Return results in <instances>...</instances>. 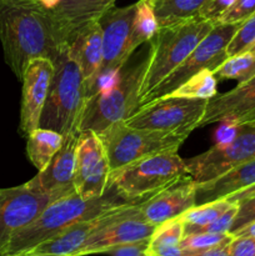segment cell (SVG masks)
<instances>
[{
    "label": "cell",
    "mask_w": 255,
    "mask_h": 256,
    "mask_svg": "<svg viewBox=\"0 0 255 256\" xmlns=\"http://www.w3.org/2000/svg\"><path fill=\"white\" fill-rule=\"evenodd\" d=\"M0 42L5 62L20 82L32 60L54 62L70 46L52 10L40 0H0Z\"/></svg>",
    "instance_id": "6da1fadb"
},
{
    "label": "cell",
    "mask_w": 255,
    "mask_h": 256,
    "mask_svg": "<svg viewBox=\"0 0 255 256\" xmlns=\"http://www.w3.org/2000/svg\"><path fill=\"white\" fill-rule=\"evenodd\" d=\"M126 204L135 202L125 200L112 186L108 188L104 195L92 199H82L76 192L60 198L48 205L29 225L15 232L2 248L0 255H15L30 252L36 245L55 236L75 222L92 219Z\"/></svg>",
    "instance_id": "7a4b0ae2"
},
{
    "label": "cell",
    "mask_w": 255,
    "mask_h": 256,
    "mask_svg": "<svg viewBox=\"0 0 255 256\" xmlns=\"http://www.w3.org/2000/svg\"><path fill=\"white\" fill-rule=\"evenodd\" d=\"M214 25L215 22L196 15L184 22L159 28L149 42V60L140 88V104L158 84L184 62Z\"/></svg>",
    "instance_id": "3957f363"
},
{
    "label": "cell",
    "mask_w": 255,
    "mask_h": 256,
    "mask_svg": "<svg viewBox=\"0 0 255 256\" xmlns=\"http://www.w3.org/2000/svg\"><path fill=\"white\" fill-rule=\"evenodd\" d=\"M85 102L82 72L68 48L54 62V74L39 128L54 130L62 136L80 132Z\"/></svg>",
    "instance_id": "277c9868"
},
{
    "label": "cell",
    "mask_w": 255,
    "mask_h": 256,
    "mask_svg": "<svg viewBox=\"0 0 255 256\" xmlns=\"http://www.w3.org/2000/svg\"><path fill=\"white\" fill-rule=\"evenodd\" d=\"M149 60V50L145 58L132 65H124L110 86L90 98L85 104L80 132L92 130L96 134L110 125L128 119L140 105V88Z\"/></svg>",
    "instance_id": "5b68a950"
},
{
    "label": "cell",
    "mask_w": 255,
    "mask_h": 256,
    "mask_svg": "<svg viewBox=\"0 0 255 256\" xmlns=\"http://www.w3.org/2000/svg\"><path fill=\"white\" fill-rule=\"evenodd\" d=\"M186 174L185 160L178 152H165L112 170L109 186L128 202H139Z\"/></svg>",
    "instance_id": "8992f818"
},
{
    "label": "cell",
    "mask_w": 255,
    "mask_h": 256,
    "mask_svg": "<svg viewBox=\"0 0 255 256\" xmlns=\"http://www.w3.org/2000/svg\"><path fill=\"white\" fill-rule=\"evenodd\" d=\"M192 132H160L129 126L118 122L98 134L109 159L110 172L149 155L178 152Z\"/></svg>",
    "instance_id": "52a82bcc"
},
{
    "label": "cell",
    "mask_w": 255,
    "mask_h": 256,
    "mask_svg": "<svg viewBox=\"0 0 255 256\" xmlns=\"http://www.w3.org/2000/svg\"><path fill=\"white\" fill-rule=\"evenodd\" d=\"M135 10L136 2L122 8L112 6L99 19L102 30V60L95 76L84 86L85 102L110 86L132 56L129 42Z\"/></svg>",
    "instance_id": "ba28073f"
},
{
    "label": "cell",
    "mask_w": 255,
    "mask_h": 256,
    "mask_svg": "<svg viewBox=\"0 0 255 256\" xmlns=\"http://www.w3.org/2000/svg\"><path fill=\"white\" fill-rule=\"evenodd\" d=\"M242 22H235V24L215 22L209 34L196 45V48L188 55V58H185L184 62L174 72H170L160 84H158L140 105L164 95L172 94L182 82L202 70L208 69L214 72L215 69H218L228 59L226 46Z\"/></svg>",
    "instance_id": "9c48e42d"
},
{
    "label": "cell",
    "mask_w": 255,
    "mask_h": 256,
    "mask_svg": "<svg viewBox=\"0 0 255 256\" xmlns=\"http://www.w3.org/2000/svg\"><path fill=\"white\" fill-rule=\"evenodd\" d=\"M209 100L188 99L172 94L140 105L134 114L124 122L129 126L139 129L160 130V132H192L199 128Z\"/></svg>",
    "instance_id": "30bf717a"
},
{
    "label": "cell",
    "mask_w": 255,
    "mask_h": 256,
    "mask_svg": "<svg viewBox=\"0 0 255 256\" xmlns=\"http://www.w3.org/2000/svg\"><path fill=\"white\" fill-rule=\"evenodd\" d=\"M254 158L255 125L239 124V130L232 139L216 142L206 152L185 160V165L195 182H204Z\"/></svg>",
    "instance_id": "8fae6325"
},
{
    "label": "cell",
    "mask_w": 255,
    "mask_h": 256,
    "mask_svg": "<svg viewBox=\"0 0 255 256\" xmlns=\"http://www.w3.org/2000/svg\"><path fill=\"white\" fill-rule=\"evenodd\" d=\"M66 195L70 194L38 192L25 184L0 189V252L15 232L36 219L48 205Z\"/></svg>",
    "instance_id": "7c38bea8"
},
{
    "label": "cell",
    "mask_w": 255,
    "mask_h": 256,
    "mask_svg": "<svg viewBox=\"0 0 255 256\" xmlns=\"http://www.w3.org/2000/svg\"><path fill=\"white\" fill-rule=\"evenodd\" d=\"M109 159L99 135L92 130L80 132L74 172L76 194L82 199L104 195L109 188Z\"/></svg>",
    "instance_id": "4fadbf2b"
},
{
    "label": "cell",
    "mask_w": 255,
    "mask_h": 256,
    "mask_svg": "<svg viewBox=\"0 0 255 256\" xmlns=\"http://www.w3.org/2000/svg\"><path fill=\"white\" fill-rule=\"evenodd\" d=\"M52 74L54 62L45 58L32 60L25 69L22 79V108L19 124V132L22 136L26 138L32 130L39 128Z\"/></svg>",
    "instance_id": "5bb4252c"
},
{
    "label": "cell",
    "mask_w": 255,
    "mask_h": 256,
    "mask_svg": "<svg viewBox=\"0 0 255 256\" xmlns=\"http://www.w3.org/2000/svg\"><path fill=\"white\" fill-rule=\"evenodd\" d=\"M138 205H139V202L122 205V206L110 210V212H104V214L92 218V219L75 222L55 236L36 245L34 249L30 250V252L56 256H76L78 252L82 249L84 242H86V239L92 232L106 226L110 222H115L120 218L132 214L136 209Z\"/></svg>",
    "instance_id": "9a60e30c"
},
{
    "label": "cell",
    "mask_w": 255,
    "mask_h": 256,
    "mask_svg": "<svg viewBox=\"0 0 255 256\" xmlns=\"http://www.w3.org/2000/svg\"><path fill=\"white\" fill-rule=\"evenodd\" d=\"M196 182L189 174L182 175L152 196L140 202V215L150 224L158 225L179 218L196 205Z\"/></svg>",
    "instance_id": "2e32d148"
},
{
    "label": "cell",
    "mask_w": 255,
    "mask_h": 256,
    "mask_svg": "<svg viewBox=\"0 0 255 256\" xmlns=\"http://www.w3.org/2000/svg\"><path fill=\"white\" fill-rule=\"evenodd\" d=\"M140 202L132 214L120 218L92 232L78 252L76 256L104 254L110 248L118 245L150 239L156 226L142 219L140 215Z\"/></svg>",
    "instance_id": "e0dca14e"
},
{
    "label": "cell",
    "mask_w": 255,
    "mask_h": 256,
    "mask_svg": "<svg viewBox=\"0 0 255 256\" xmlns=\"http://www.w3.org/2000/svg\"><path fill=\"white\" fill-rule=\"evenodd\" d=\"M79 134L80 132H70L64 136L62 148L52 156L46 168L38 172L25 185L42 192H76L74 188V172Z\"/></svg>",
    "instance_id": "ac0fdd59"
},
{
    "label": "cell",
    "mask_w": 255,
    "mask_h": 256,
    "mask_svg": "<svg viewBox=\"0 0 255 256\" xmlns=\"http://www.w3.org/2000/svg\"><path fill=\"white\" fill-rule=\"evenodd\" d=\"M255 108V76L238 82L234 89L209 99L199 128L212 122H232Z\"/></svg>",
    "instance_id": "d6986e66"
},
{
    "label": "cell",
    "mask_w": 255,
    "mask_h": 256,
    "mask_svg": "<svg viewBox=\"0 0 255 256\" xmlns=\"http://www.w3.org/2000/svg\"><path fill=\"white\" fill-rule=\"evenodd\" d=\"M116 0H62L52 12L68 42L72 44L82 30L99 22L102 15L115 6Z\"/></svg>",
    "instance_id": "ffe728a7"
},
{
    "label": "cell",
    "mask_w": 255,
    "mask_h": 256,
    "mask_svg": "<svg viewBox=\"0 0 255 256\" xmlns=\"http://www.w3.org/2000/svg\"><path fill=\"white\" fill-rule=\"evenodd\" d=\"M255 185V158L242 164L236 165L224 174L208 180L196 182V205L226 199L232 194Z\"/></svg>",
    "instance_id": "44dd1931"
},
{
    "label": "cell",
    "mask_w": 255,
    "mask_h": 256,
    "mask_svg": "<svg viewBox=\"0 0 255 256\" xmlns=\"http://www.w3.org/2000/svg\"><path fill=\"white\" fill-rule=\"evenodd\" d=\"M69 52L79 66L85 86L95 76L102 60V30L99 22L82 30L70 44Z\"/></svg>",
    "instance_id": "7402d4cb"
},
{
    "label": "cell",
    "mask_w": 255,
    "mask_h": 256,
    "mask_svg": "<svg viewBox=\"0 0 255 256\" xmlns=\"http://www.w3.org/2000/svg\"><path fill=\"white\" fill-rule=\"evenodd\" d=\"M62 142L64 136L60 132L36 128L26 136L28 159L36 168L38 172H42L62 148Z\"/></svg>",
    "instance_id": "603a6c76"
},
{
    "label": "cell",
    "mask_w": 255,
    "mask_h": 256,
    "mask_svg": "<svg viewBox=\"0 0 255 256\" xmlns=\"http://www.w3.org/2000/svg\"><path fill=\"white\" fill-rule=\"evenodd\" d=\"M152 5L159 28L194 18L206 0H146Z\"/></svg>",
    "instance_id": "cb8c5ba5"
},
{
    "label": "cell",
    "mask_w": 255,
    "mask_h": 256,
    "mask_svg": "<svg viewBox=\"0 0 255 256\" xmlns=\"http://www.w3.org/2000/svg\"><path fill=\"white\" fill-rule=\"evenodd\" d=\"M158 30H159V24L152 5L146 0L136 2V10H135L132 32H130L129 52L132 54L142 44L149 42Z\"/></svg>",
    "instance_id": "d4e9b609"
},
{
    "label": "cell",
    "mask_w": 255,
    "mask_h": 256,
    "mask_svg": "<svg viewBox=\"0 0 255 256\" xmlns=\"http://www.w3.org/2000/svg\"><path fill=\"white\" fill-rule=\"evenodd\" d=\"M232 205V202L228 199H219L215 200V202L192 206V209L185 212L180 216L184 222V235L192 234L199 228H202L214 222L222 212H226Z\"/></svg>",
    "instance_id": "484cf974"
},
{
    "label": "cell",
    "mask_w": 255,
    "mask_h": 256,
    "mask_svg": "<svg viewBox=\"0 0 255 256\" xmlns=\"http://www.w3.org/2000/svg\"><path fill=\"white\" fill-rule=\"evenodd\" d=\"M212 72L215 78L220 80L246 82L255 76V52L248 50L234 56H229Z\"/></svg>",
    "instance_id": "4316f807"
},
{
    "label": "cell",
    "mask_w": 255,
    "mask_h": 256,
    "mask_svg": "<svg viewBox=\"0 0 255 256\" xmlns=\"http://www.w3.org/2000/svg\"><path fill=\"white\" fill-rule=\"evenodd\" d=\"M218 79L212 70L204 69L182 82L176 90L172 92L175 96L188 99L209 100L218 94Z\"/></svg>",
    "instance_id": "83f0119b"
},
{
    "label": "cell",
    "mask_w": 255,
    "mask_h": 256,
    "mask_svg": "<svg viewBox=\"0 0 255 256\" xmlns=\"http://www.w3.org/2000/svg\"><path fill=\"white\" fill-rule=\"evenodd\" d=\"M184 238V222L182 218L168 220L162 224L158 225L154 234L149 240V254L154 250L164 249V248L176 246Z\"/></svg>",
    "instance_id": "f1b7e54d"
},
{
    "label": "cell",
    "mask_w": 255,
    "mask_h": 256,
    "mask_svg": "<svg viewBox=\"0 0 255 256\" xmlns=\"http://www.w3.org/2000/svg\"><path fill=\"white\" fill-rule=\"evenodd\" d=\"M230 232L225 234H215V232H195V234L184 235L180 242V246L188 252H202V250L212 249L219 245L228 244L232 240Z\"/></svg>",
    "instance_id": "f546056e"
},
{
    "label": "cell",
    "mask_w": 255,
    "mask_h": 256,
    "mask_svg": "<svg viewBox=\"0 0 255 256\" xmlns=\"http://www.w3.org/2000/svg\"><path fill=\"white\" fill-rule=\"evenodd\" d=\"M255 44V12L245 22H242L239 29L226 46V55L234 56L240 52H248Z\"/></svg>",
    "instance_id": "4dcf8cb0"
},
{
    "label": "cell",
    "mask_w": 255,
    "mask_h": 256,
    "mask_svg": "<svg viewBox=\"0 0 255 256\" xmlns=\"http://www.w3.org/2000/svg\"><path fill=\"white\" fill-rule=\"evenodd\" d=\"M255 12V0H236L222 16L218 22L235 24L242 22Z\"/></svg>",
    "instance_id": "1f68e13d"
},
{
    "label": "cell",
    "mask_w": 255,
    "mask_h": 256,
    "mask_svg": "<svg viewBox=\"0 0 255 256\" xmlns=\"http://www.w3.org/2000/svg\"><path fill=\"white\" fill-rule=\"evenodd\" d=\"M236 212H238V202H232V206H230L226 212H222L219 218H216L214 222L205 225V226L199 228V229H196L195 232H192V234H195V232H215V234H225V232H230L232 222H234L235 216H236Z\"/></svg>",
    "instance_id": "d6a6232c"
},
{
    "label": "cell",
    "mask_w": 255,
    "mask_h": 256,
    "mask_svg": "<svg viewBox=\"0 0 255 256\" xmlns=\"http://www.w3.org/2000/svg\"><path fill=\"white\" fill-rule=\"evenodd\" d=\"M236 202L238 212L234 219V222L232 225V229H230V234L242 229L245 225L255 222V194L249 198L239 200Z\"/></svg>",
    "instance_id": "836d02e7"
},
{
    "label": "cell",
    "mask_w": 255,
    "mask_h": 256,
    "mask_svg": "<svg viewBox=\"0 0 255 256\" xmlns=\"http://www.w3.org/2000/svg\"><path fill=\"white\" fill-rule=\"evenodd\" d=\"M236 0H206L202 9L199 10L198 16L212 22H218L219 18L232 6Z\"/></svg>",
    "instance_id": "e575fe53"
},
{
    "label": "cell",
    "mask_w": 255,
    "mask_h": 256,
    "mask_svg": "<svg viewBox=\"0 0 255 256\" xmlns=\"http://www.w3.org/2000/svg\"><path fill=\"white\" fill-rule=\"evenodd\" d=\"M149 240L118 245L110 248L104 254H109L110 256H149Z\"/></svg>",
    "instance_id": "d590c367"
},
{
    "label": "cell",
    "mask_w": 255,
    "mask_h": 256,
    "mask_svg": "<svg viewBox=\"0 0 255 256\" xmlns=\"http://www.w3.org/2000/svg\"><path fill=\"white\" fill-rule=\"evenodd\" d=\"M229 250L230 256H255V238L234 236Z\"/></svg>",
    "instance_id": "8d00e7d4"
},
{
    "label": "cell",
    "mask_w": 255,
    "mask_h": 256,
    "mask_svg": "<svg viewBox=\"0 0 255 256\" xmlns=\"http://www.w3.org/2000/svg\"><path fill=\"white\" fill-rule=\"evenodd\" d=\"M229 244L230 242H228V244L219 245V246L202 250V252H188V250H185L184 256H230Z\"/></svg>",
    "instance_id": "74e56055"
},
{
    "label": "cell",
    "mask_w": 255,
    "mask_h": 256,
    "mask_svg": "<svg viewBox=\"0 0 255 256\" xmlns=\"http://www.w3.org/2000/svg\"><path fill=\"white\" fill-rule=\"evenodd\" d=\"M232 236H249V238H255V222H250V224L245 225L242 229L236 230V232H232Z\"/></svg>",
    "instance_id": "f35d334b"
},
{
    "label": "cell",
    "mask_w": 255,
    "mask_h": 256,
    "mask_svg": "<svg viewBox=\"0 0 255 256\" xmlns=\"http://www.w3.org/2000/svg\"><path fill=\"white\" fill-rule=\"evenodd\" d=\"M236 124H245V125H255V108L248 112L246 114L242 115V118L236 120Z\"/></svg>",
    "instance_id": "ab89813d"
},
{
    "label": "cell",
    "mask_w": 255,
    "mask_h": 256,
    "mask_svg": "<svg viewBox=\"0 0 255 256\" xmlns=\"http://www.w3.org/2000/svg\"><path fill=\"white\" fill-rule=\"evenodd\" d=\"M40 2H42L45 6L49 8V9H54L62 0H40Z\"/></svg>",
    "instance_id": "60d3db41"
},
{
    "label": "cell",
    "mask_w": 255,
    "mask_h": 256,
    "mask_svg": "<svg viewBox=\"0 0 255 256\" xmlns=\"http://www.w3.org/2000/svg\"><path fill=\"white\" fill-rule=\"evenodd\" d=\"M0 256H56V255H45V254H36V252H22V254L15 255H0Z\"/></svg>",
    "instance_id": "b9f144b4"
},
{
    "label": "cell",
    "mask_w": 255,
    "mask_h": 256,
    "mask_svg": "<svg viewBox=\"0 0 255 256\" xmlns=\"http://www.w3.org/2000/svg\"><path fill=\"white\" fill-rule=\"evenodd\" d=\"M250 52H255V44L254 45H252V48H250Z\"/></svg>",
    "instance_id": "7bdbcfd3"
}]
</instances>
